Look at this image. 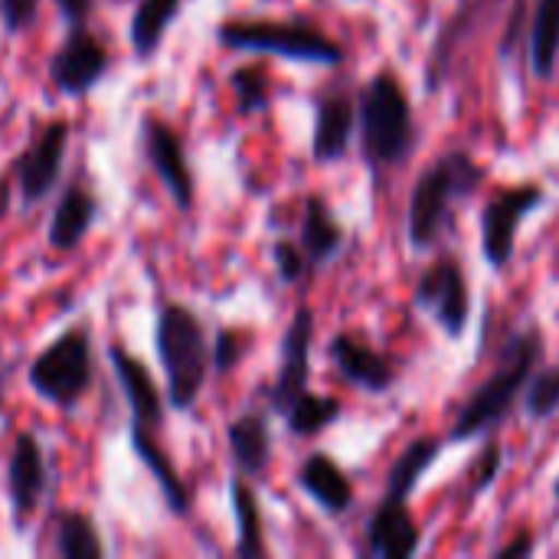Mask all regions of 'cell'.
Masks as SVG:
<instances>
[{
    "label": "cell",
    "instance_id": "1",
    "mask_svg": "<svg viewBox=\"0 0 559 559\" xmlns=\"http://www.w3.org/2000/svg\"><path fill=\"white\" fill-rule=\"evenodd\" d=\"M540 357H544V334H540V328L518 331L504 344L491 377L459 409V416H455V423L449 429V439L452 442H468V439L485 436L495 426H501L504 416L514 409V403L524 396V386L534 377V370L540 367Z\"/></svg>",
    "mask_w": 559,
    "mask_h": 559
},
{
    "label": "cell",
    "instance_id": "2",
    "mask_svg": "<svg viewBox=\"0 0 559 559\" xmlns=\"http://www.w3.org/2000/svg\"><path fill=\"white\" fill-rule=\"evenodd\" d=\"M154 347L167 377V403L177 413L193 409L213 367V347L203 321L180 301H160L154 321Z\"/></svg>",
    "mask_w": 559,
    "mask_h": 559
},
{
    "label": "cell",
    "instance_id": "3",
    "mask_svg": "<svg viewBox=\"0 0 559 559\" xmlns=\"http://www.w3.org/2000/svg\"><path fill=\"white\" fill-rule=\"evenodd\" d=\"M357 128H360V151L373 170H386L403 164L416 147V118L413 102L403 82L383 69L377 72L357 102Z\"/></svg>",
    "mask_w": 559,
    "mask_h": 559
},
{
    "label": "cell",
    "instance_id": "4",
    "mask_svg": "<svg viewBox=\"0 0 559 559\" xmlns=\"http://www.w3.org/2000/svg\"><path fill=\"white\" fill-rule=\"evenodd\" d=\"M485 180V167L468 151H449L432 167H426L413 187L406 236L416 252L436 246L442 229L449 226V213L459 200L472 197Z\"/></svg>",
    "mask_w": 559,
    "mask_h": 559
},
{
    "label": "cell",
    "instance_id": "5",
    "mask_svg": "<svg viewBox=\"0 0 559 559\" xmlns=\"http://www.w3.org/2000/svg\"><path fill=\"white\" fill-rule=\"evenodd\" d=\"M216 39L236 52H269L314 66L344 62V46L301 20H226L216 26Z\"/></svg>",
    "mask_w": 559,
    "mask_h": 559
},
{
    "label": "cell",
    "instance_id": "6",
    "mask_svg": "<svg viewBox=\"0 0 559 559\" xmlns=\"http://www.w3.org/2000/svg\"><path fill=\"white\" fill-rule=\"evenodd\" d=\"M26 380L33 393L59 409H75L95 383L92 364V334L85 324L69 328L49 341L29 364Z\"/></svg>",
    "mask_w": 559,
    "mask_h": 559
},
{
    "label": "cell",
    "instance_id": "7",
    "mask_svg": "<svg viewBox=\"0 0 559 559\" xmlns=\"http://www.w3.org/2000/svg\"><path fill=\"white\" fill-rule=\"evenodd\" d=\"M544 197L547 193L540 183H518V187L498 190L485 203V210H481V252L495 272H501L514 262L518 233H521L527 213H534L544 203Z\"/></svg>",
    "mask_w": 559,
    "mask_h": 559
},
{
    "label": "cell",
    "instance_id": "8",
    "mask_svg": "<svg viewBox=\"0 0 559 559\" xmlns=\"http://www.w3.org/2000/svg\"><path fill=\"white\" fill-rule=\"evenodd\" d=\"M108 66L111 59H108L105 43L85 23H72L62 46L46 59V75L59 95L82 98L102 82Z\"/></svg>",
    "mask_w": 559,
    "mask_h": 559
},
{
    "label": "cell",
    "instance_id": "9",
    "mask_svg": "<svg viewBox=\"0 0 559 559\" xmlns=\"http://www.w3.org/2000/svg\"><path fill=\"white\" fill-rule=\"evenodd\" d=\"M416 305L432 314V321L442 328L445 337H462L472 318V292L465 269L455 259H439L432 262L419 282H416Z\"/></svg>",
    "mask_w": 559,
    "mask_h": 559
},
{
    "label": "cell",
    "instance_id": "10",
    "mask_svg": "<svg viewBox=\"0 0 559 559\" xmlns=\"http://www.w3.org/2000/svg\"><path fill=\"white\" fill-rule=\"evenodd\" d=\"M66 147H69V121L56 118L29 141V147H23L16 154L10 177H13V187H16L23 206H36L39 200L49 197V190L59 180Z\"/></svg>",
    "mask_w": 559,
    "mask_h": 559
},
{
    "label": "cell",
    "instance_id": "11",
    "mask_svg": "<svg viewBox=\"0 0 559 559\" xmlns=\"http://www.w3.org/2000/svg\"><path fill=\"white\" fill-rule=\"evenodd\" d=\"M141 144H144V157H147L151 170L160 177V183L167 187V193L177 203V210H183V213L193 210L197 180H193V170H190V160H187L180 134L164 118L147 111L141 118Z\"/></svg>",
    "mask_w": 559,
    "mask_h": 559
},
{
    "label": "cell",
    "instance_id": "12",
    "mask_svg": "<svg viewBox=\"0 0 559 559\" xmlns=\"http://www.w3.org/2000/svg\"><path fill=\"white\" fill-rule=\"evenodd\" d=\"M311 341H314V311L308 305H298L292 314V324L282 337V357L275 383L269 386V406L272 413L285 416L288 406L308 390L311 377Z\"/></svg>",
    "mask_w": 559,
    "mask_h": 559
},
{
    "label": "cell",
    "instance_id": "13",
    "mask_svg": "<svg viewBox=\"0 0 559 559\" xmlns=\"http://www.w3.org/2000/svg\"><path fill=\"white\" fill-rule=\"evenodd\" d=\"M46 495V455L33 432H20L7 462V498L13 527L23 531Z\"/></svg>",
    "mask_w": 559,
    "mask_h": 559
},
{
    "label": "cell",
    "instance_id": "14",
    "mask_svg": "<svg viewBox=\"0 0 559 559\" xmlns=\"http://www.w3.org/2000/svg\"><path fill=\"white\" fill-rule=\"evenodd\" d=\"M108 360L111 370L118 377V386L131 406V429L128 432H151L160 436L164 429V396L147 370L144 360H138L134 354H128L118 341L108 344Z\"/></svg>",
    "mask_w": 559,
    "mask_h": 559
},
{
    "label": "cell",
    "instance_id": "15",
    "mask_svg": "<svg viewBox=\"0 0 559 559\" xmlns=\"http://www.w3.org/2000/svg\"><path fill=\"white\" fill-rule=\"evenodd\" d=\"M357 128V102L347 88H328L314 102L311 157L318 164H337L347 157Z\"/></svg>",
    "mask_w": 559,
    "mask_h": 559
},
{
    "label": "cell",
    "instance_id": "16",
    "mask_svg": "<svg viewBox=\"0 0 559 559\" xmlns=\"http://www.w3.org/2000/svg\"><path fill=\"white\" fill-rule=\"evenodd\" d=\"M328 354H331V364L341 373V380H347L357 390L386 393L396 383V364L386 354H380L370 344H364L360 337H354V334L331 337Z\"/></svg>",
    "mask_w": 559,
    "mask_h": 559
},
{
    "label": "cell",
    "instance_id": "17",
    "mask_svg": "<svg viewBox=\"0 0 559 559\" xmlns=\"http://www.w3.org/2000/svg\"><path fill=\"white\" fill-rule=\"evenodd\" d=\"M423 534L409 514V501L383 495L377 511L367 521V547L380 559H409L419 554Z\"/></svg>",
    "mask_w": 559,
    "mask_h": 559
},
{
    "label": "cell",
    "instance_id": "18",
    "mask_svg": "<svg viewBox=\"0 0 559 559\" xmlns=\"http://www.w3.org/2000/svg\"><path fill=\"white\" fill-rule=\"evenodd\" d=\"M95 216H98V197L85 183L72 180L52 210V219L46 226V242L56 252H72L95 226Z\"/></svg>",
    "mask_w": 559,
    "mask_h": 559
},
{
    "label": "cell",
    "instance_id": "19",
    "mask_svg": "<svg viewBox=\"0 0 559 559\" xmlns=\"http://www.w3.org/2000/svg\"><path fill=\"white\" fill-rule=\"evenodd\" d=\"M298 488L328 514H344L354 504V485L347 472L328 455V452H311L301 468H298Z\"/></svg>",
    "mask_w": 559,
    "mask_h": 559
},
{
    "label": "cell",
    "instance_id": "20",
    "mask_svg": "<svg viewBox=\"0 0 559 559\" xmlns=\"http://www.w3.org/2000/svg\"><path fill=\"white\" fill-rule=\"evenodd\" d=\"M298 246L305 249L311 269L328 265L344 249V229H341L331 203L324 197H318V193L305 197V203H301V236H298Z\"/></svg>",
    "mask_w": 559,
    "mask_h": 559
},
{
    "label": "cell",
    "instance_id": "21",
    "mask_svg": "<svg viewBox=\"0 0 559 559\" xmlns=\"http://www.w3.org/2000/svg\"><path fill=\"white\" fill-rule=\"evenodd\" d=\"M229 455L246 478H262L272 462V432L269 419L262 413H242L239 419L229 423L226 429Z\"/></svg>",
    "mask_w": 559,
    "mask_h": 559
},
{
    "label": "cell",
    "instance_id": "22",
    "mask_svg": "<svg viewBox=\"0 0 559 559\" xmlns=\"http://www.w3.org/2000/svg\"><path fill=\"white\" fill-rule=\"evenodd\" d=\"M233 498V518H236V557L262 559L269 557L265 547V531H262V508L255 498V488L249 485L246 475H236L229 485Z\"/></svg>",
    "mask_w": 559,
    "mask_h": 559
},
{
    "label": "cell",
    "instance_id": "23",
    "mask_svg": "<svg viewBox=\"0 0 559 559\" xmlns=\"http://www.w3.org/2000/svg\"><path fill=\"white\" fill-rule=\"evenodd\" d=\"M527 59L537 79H554L559 62V0H537L527 26Z\"/></svg>",
    "mask_w": 559,
    "mask_h": 559
},
{
    "label": "cell",
    "instance_id": "24",
    "mask_svg": "<svg viewBox=\"0 0 559 559\" xmlns=\"http://www.w3.org/2000/svg\"><path fill=\"white\" fill-rule=\"evenodd\" d=\"M52 550L62 559H102L105 540L95 521L82 511H59L52 527Z\"/></svg>",
    "mask_w": 559,
    "mask_h": 559
},
{
    "label": "cell",
    "instance_id": "25",
    "mask_svg": "<svg viewBox=\"0 0 559 559\" xmlns=\"http://www.w3.org/2000/svg\"><path fill=\"white\" fill-rule=\"evenodd\" d=\"M177 13H180V0H141L138 3V10L131 16V26H128L131 49H134L138 59H151L160 49L164 33L170 29Z\"/></svg>",
    "mask_w": 559,
    "mask_h": 559
},
{
    "label": "cell",
    "instance_id": "26",
    "mask_svg": "<svg viewBox=\"0 0 559 559\" xmlns=\"http://www.w3.org/2000/svg\"><path fill=\"white\" fill-rule=\"evenodd\" d=\"M439 452H442V442L432 439V436H423V439L409 442V445L396 455V462H393V468H390L386 495H390V498L409 501V495L416 491V485L423 481V475L432 468V462L439 459Z\"/></svg>",
    "mask_w": 559,
    "mask_h": 559
},
{
    "label": "cell",
    "instance_id": "27",
    "mask_svg": "<svg viewBox=\"0 0 559 559\" xmlns=\"http://www.w3.org/2000/svg\"><path fill=\"white\" fill-rule=\"evenodd\" d=\"M341 413H344L341 400L305 390V393L288 406L285 423H288L292 436H298V439H314V436H321L328 426H334V423L341 419Z\"/></svg>",
    "mask_w": 559,
    "mask_h": 559
},
{
    "label": "cell",
    "instance_id": "28",
    "mask_svg": "<svg viewBox=\"0 0 559 559\" xmlns=\"http://www.w3.org/2000/svg\"><path fill=\"white\" fill-rule=\"evenodd\" d=\"M229 85H233L239 115H255L272 105V82H269L265 66H239L229 75Z\"/></svg>",
    "mask_w": 559,
    "mask_h": 559
},
{
    "label": "cell",
    "instance_id": "29",
    "mask_svg": "<svg viewBox=\"0 0 559 559\" xmlns=\"http://www.w3.org/2000/svg\"><path fill=\"white\" fill-rule=\"evenodd\" d=\"M524 409L531 419L544 423L559 413V367H537L524 386Z\"/></svg>",
    "mask_w": 559,
    "mask_h": 559
},
{
    "label": "cell",
    "instance_id": "30",
    "mask_svg": "<svg viewBox=\"0 0 559 559\" xmlns=\"http://www.w3.org/2000/svg\"><path fill=\"white\" fill-rule=\"evenodd\" d=\"M272 262H275V272L285 285H298L305 282L314 269L305 255V249L292 239H275L272 242Z\"/></svg>",
    "mask_w": 559,
    "mask_h": 559
},
{
    "label": "cell",
    "instance_id": "31",
    "mask_svg": "<svg viewBox=\"0 0 559 559\" xmlns=\"http://www.w3.org/2000/svg\"><path fill=\"white\" fill-rule=\"evenodd\" d=\"M246 357V334L242 331H219L216 344H213V370L216 373H229L239 367V360Z\"/></svg>",
    "mask_w": 559,
    "mask_h": 559
},
{
    "label": "cell",
    "instance_id": "32",
    "mask_svg": "<svg viewBox=\"0 0 559 559\" xmlns=\"http://www.w3.org/2000/svg\"><path fill=\"white\" fill-rule=\"evenodd\" d=\"M39 0H0V23L7 33H23L36 23Z\"/></svg>",
    "mask_w": 559,
    "mask_h": 559
},
{
    "label": "cell",
    "instance_id": "33",
    "mask_svg": "<svg viewBox=\"0 0 559 559\" xmlns=\"http://www.w3.org/2000/svg\"><path fill=\"white\" fill-rule=\"evenodd\" d=\"M501 472V445L491 442L481 455V462L475 465V475H472V495H481Z\"/></svg>",
    "mask_w": 559,
    "mask_h": 559
},
{
    "label": "cell",
    "instance_id": "34",
    "mask_svg": "<svg viewBox=\"0 0 559 559\" xmlns=\"http://www.w3.org/2000/svg\"><path fill=\"white\" fill-rule=\"evenodd\" d=\"M534 550H537V540H534V534H518V540H511V544L498 547V550H495V557L518 559V557H531Z\"/></svg>",
    "mask_w": 559,
    "mask_h": 559
},
{
    "label": "cell",
    "instance_id": "35",
    "mask_svg": "<svg viewBox=\"0 0 559 559\" xmlns=\"http://www.w3.org/2000/svg\"><path fill=\"white\" fill-rule=\"evenodd\" d=\"M56 7H59V13L69 23H85L88 13H92V7H95V0H56Z\"/></svg>",
    "mask_w": 559,
    "mask_h": 559
},
{
    "label": "cell",
    "instance_id": "36",
    "mask_svg": "<svg viewBox=\"0 0 559 559\" xmlns=\"http://www.w3.org/2000/svg\"><path fill=\"white\" fill-rule=\"evenodd\" d=\"M10 200H13V177L3 174V177H0V223H3L7 213H10Z\"/></svg>",
    "mask_w": 559,
    "mask_h": 559
},
{
    "label": "cell",
    "instance_id": "37",
    "mask_svg": "<svg viewBox=\"0 0 559 559\" xmlns=\"http://www.w3.org/2000/svg\"><path fill=\"white\" fill-rule=\"evenodd\" d=\"M554 495H557V501H559V478H557V488H554Z\"/></svg>",
    "mask_w": 559,
    "mask_h": 559
}]
</instances>
